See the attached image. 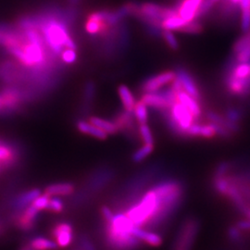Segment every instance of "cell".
Instances as JSON below:
<instances>
[{
    "label": "cell",
    "instance_id": "obj_3",
    "mask_svg": "<svg viewBox=\"0 0 250 250\" xmlns=\"http://www.w3.org/2000/svg\"><path fill=\"white\" fill-rule=\"evenodd\" d=\"M200 224L197 219L188 218L179 230L173 245V250H190L197 238Z\"/></svg>",
    "mask_w": 250,
    "mask_h": 250
},
{
    "label": "cell",
    "instance_id": "obj_41",
    "mask_svg": "<svg viewBox=\"0 0 250 250\" xmlns=\"http://www.w3.org/2000/svg\"><path fill=\"white\" fill-rule=\"evenodd\" d=\"M249 219H250V218H249Z\"/></svg>",
    "mask_w": 250,
    "mask_h": 250
},
{
    "label": "cell",
    "instance_id": "obj_15",
    "mask_svg": "<svg viewBox=\"0 0 250 250\" xmlns=\"http://www.w3.org/2000/svg\"><path fill=\"white\" fill-rule=\"evenodd\" d=\"M26 246L32 250H57L59 248L57 243L43 236L32 237L27 242Z\"/></svg>",
    "mask_w": 250,
    "mask_h": 250
},
{
    "label": "cell",
    "instance_id": "obj_8",
    "mask_svg": "<svg viewBox=\"0 0 250 250\" xmlns=\"http://www.w3.org/2000/svg\"><path fill=\"white\" fill-rule=\"evenodd\" d=\"M170 112L176 124L188 134V129L195 123L194 117L191 114V112L182 103H180L178 100L170 107Z\"/></svg>",
    "mask_w": 250,
    "mask_h": 250
},
{
    "label": "cell",
    "instance_id": "obj_20",
    "mask_svg": "<svg viewBox=\"0 0 250 250\" xmlns=\"http://www.w3.org/2000/svg\"><path fill=\"white\" fill-rule=\"evenodd\" d=\"M188 22L181 18L179 15L170 17L169 19H166L162 21L161 23V28L162 30H168V31H178L182 28L185 26Z\"/></svg>",
    "mask_w": 250,
    "mask_h": 250
},
{
    "label": "cell",
    "instance_id": "obj_17",
    "mask_svg": "<svg viewBox=\"0 0 250 250\" xmlns=\"http://www.w3.org/2000/svg\"><path fill=\"white\" fill-rule=\"evenodd\" d=\"M109 27L110 26L104 21H100L98 19L89 18V17H87V21L85 23L86 32L92 36L99 35L104 32H108Z\"/></svg>",
    "mask_w": 250,
    "mask_h": 250
},
{
    "label": "cell",
    "instance_id": "obj_16",
    "mask_svg": "<svg viewBox=\"0 0 250 250\" xmlns=\"http://www.w3.org/2000/svg\"><path fill=\"white\" fill-rule=\"evenodd\" d=\"M118 94L120 96V99L125 107V110L129 112H134V105L136 101L131 90L125 84H121L118 87Z\"/></svg>",
    "mask_w": 250,
    "mask_h": 250
},
{
    "label": "cell",
    "instance_id": "obj_1",
    "mask_svg": "<svg viewBox=\"0 0 250 250\" xmlns=\"http://www.w3.org/2000/svg\"><path fill=\"white\" fill-rule=\"evenodd\" d=\"M134 224L122 212L114 214L113 219L104 223L103 241L108 250H139L142 242L132 234Z\"/></svg>",
    "mask_w": 250,
    "mask_h": 250
},
{
    "label": "cell",
    "instance_id": "obj_32",
    "mask_svg": "<svg viewBox=\"0 0 250 250\" xmlns=\"http://www.w3.org/2000/svg\"><path fill=\"white\" fill-rule=\"evenodd\" d=\"M50 197H48L47 195H40L39 197H36V199L34 200V202L32 203V205L36 208L39 211L43 210V209H46V207L48 205Z\"/></svg>",
    "mask_w": 250,
    "mask_h": 250
},
{
    "label": "cell",
    "instance_id": "obj_18",
    "mask_svg": "<svg viewBox=\"0 0 250 250\" xmlns=\"http://www.w3.org/2000/svg\"><path fill=\"white\" fill-rule=\"evenodd\" d=\"M89 122L92 125L99 127V129L106 132L107 134H115L119 131V128L115 125V123L109 122L99 117H90Z\"/></svg>",
    "mask_w": 250,
    "mask_h": 250
},
{
    "label": "cell",
    "instance_id": "obj_2",
    "mask_svg": "<svg viewBox=\"0 0 250 250\" xmlns=\"http://www.w3.org/2000/svg\"><path fill=\"white\" fill-rule=\"evenodd\" d=\"M160 211V198L151 188L146 192L137 202H134L126 209L125 214L135 227L150 228L152 223Z\"/></svg>",
    "mask_w": 250,
    "mask_h": 250
},
{
    "label": "cell",
    "instance_id": "obj_22",
    "mask_svg": "<svg viewBox=\"0 0 250 250\" xmlns=\"http://www.w3.org/2000/svg\"><path fill=\"white\" fill-rule=\"evenodd\" d=\"M154 150V146L153 145H146L145 144L142 147L137 149L134 152L132 156V160L135 163H139L144 160H146L152 152Z\"/></svg>",
    "mask_w": 250,
    "mask_h": 250
},
{
    "label": "cell",
    "instance_id": "obj_35",
    "mask_svg": "<svg viewBox=\"0 0 250 250\" xmlns=\"http://www.w3.org/2000/svg\"><path fill=\"white\" fill-rule=\"evenodd\" d=\"M100 212H101V216L103 218L104 223L110 222L113 219V217H114L113 211L107 206H102L101 208H100Z\"/></svg>",
    "mask_w": 250,
    "mask_h": 250
},
{
    "label": "cell",
    "instance_id": "obj_28",
    "mask_svg": "<svg viewBox=\"0 0 250 250\" xmlns=\"http://www.w3.org/2000/svg\"><path fill=\"white\" fill-rule=\"evenodd\" d=\"M46 209L54 212V213H61L64 209V203L62 200L59 197H53L49 199L48 205L46 207Z\"/></svg>",
    "mask_w": 250,
    "mask_h": 250
},
{
    "label": "cell",
    "instance_id": "obj_11",
    "mask_svg": "<svg viewBox=\"0 0 250 250\" xmlns=\"http://www.w3.org/2000/svg\"><path fill=\"white\" fill-rule=\"evenodd\" d=\"M141 101H143L147 107H154L160 111L167 110L171 107L160 91L144 93L141 97Z\"/></svg>",
    "mask_w": 250,
    "mask_h": 250
},
{
    "label": "cell",
    "instance_id": "obj_25",
    "mask_svg": "<svg viewBox=\"0 0 250 250\" xmlns=\"http://www.w3.org/2000/svg\"><path fill=\"white\" fill-rule=\"evenodd\" d=\"M77 248L79 250H97L95 244L86 233H80L77 236Z\"/></svg>",
    "mask_w": 250,
    "mask_h": 250
},
{
    "label": "cell",
    "instance_id": "obj_42",
    "mask_svg": "<svg viewBox=\"0 0 250 250\" xmlns=\"http://www.w3.org/2000/svg\"></svg>",
    "mask_w": 250,
    "mask_h": 250
},
{
    "label": "cell",
    "instance_id": "obj_24",
    "mask_svg": "<svg viewBox=\"0 0 250 250\" xmlns=\"http://www.w3.org/2000/svg\"><path fill=\"white\" fill-rule=\"evenodd\" d=\"M233 168H234V163L233 162H231V161H222L215 168L213 177L225 176V175L231 173L232 170H233Z\"/></svg>",
    "mask_w": 250,
    "mask_h": 250
},
{
    "label": "cell",
    "instance_id": "obj_5",
    "mask_svg": "<svg viewBox=\"0 0 250 250\" xmlns=\"http://www.w3.org/2000/svg\"><path fill=\"white\" fill-rule=\"evenodd\" d=\"M175 74H176V78H178L180 82L182 83L184 90L188 93V95L197 99V101L201 104L203 101L202 92L199 88V85L197 83L196 78L192 75V73L189 72L187 68L183 66H177L175 69Z\"/></svg>",
    "mask_w": 250,
    "mask_h": 250
},
{
    "label": "cell",
    "instance_id": "obj_23",
    "mask_svg": "<svg viewBox=\"0 0 250 250\" xmlns=\"http://www.w3.org/2000/svg\"><path fill=\"white\" fill-rule=\"evenodd\" d=\"M224 117L229 120L230 122L239 124L243 120L244 117V112L242 108L237 107H228L225 109L224 112Z\"/></svg>",
    "mask_w": 250,
    "mask_h": 250
},
{
    "label": "cell",
    "instance_id": "obj_13",
    "mask_svg": "<svg viewBox=\"0 0 250 250\" xmlns=\"http://www.w3.org/2000/svg\"><path fill=\"white\" fill-rule=\"evenodd\" d=\"M74 186L71 183H59L48 186L45 188V194L48 197L70 196L74 192Z\"/></svg>",
    "mask_w": 250,
    "mask_h": 250
},
{
    "label": "cell",
    "instance_id": "obj_9",
    "mask_svg": "<svg viewBox=\"0 0 250 250\" xmlns=\"http://www.w3.org/2000/svg\"><path fill=\"white\" fill-rule=\"evenodd\" d=\"M40 195L41 191L40 189L37 188L25 191L16 196L9 202V208L14 212V214L18 213L20 211L23 210L28 206H30L31 203H33L36 197H39Z\"/></svg>",
    "mask_w": 250,
    "mask_h": 250
},
{
    "label": "cell",
    "instance_id": "obj_30",
    "mask_svg": "<svg viewBox=\"0 0 250 250\" xmlns=\"http://www.w3.org/2000/svg\"><path fill=\"white\" fill-rule=\"evenodd\" d=\"M62 60L64 63L66 64H72L75 62L77 60V54L75 49H72V48H67L64 49L62 54Z\"/></svg>",
    "mask_w": 250,
    "mask_h": 250
},
{
    "label": "cell",
    "instance_id": "obj_26",
    "mask_svg": "<svg viewBox=\"0 0 250 250\" xmlns=\"http://www.w3.org/2000/svg\"><path fill=\"white\" fill-rule=\"evenodd\" d=\"M162 37H163V39L165 40L166 44L169 45L170 48H171V49L174 50V51L178 50L180 45H179L178 41H177L176 37L173 35V33H172L171 31L163 30V31H162Z\"/></svg>",
    "mask_w": 250,
    "mask_h": 250
},
{
    "label": "cell",
    "instance_id": "obj_33",
    "mask_svg": "<svg viewBox=\"0 0 250 250\" xmlns=\"http://www.w3.org/2000/svg\"><path fill=\"white\" fill-rule=\"evenodd\" d=\"M242 231L237 228L236 225L231 226L228 229V237L231 241L238 243L242 240Z\"/></svg>",
    "mask_w": 250,
    "mask_h": 250
},
{
    "label": "cell",
    "instance_id": "obj_12",
    "mask_svg": "<svg viewBox=\"0 0 250 250\" xmlns=\"http://www.w3.org/2000/svg\"><path fill=\"white\" fill-rule=\"evenodd\" d=\"M132 234H134L135 237H137L142 243L146 244L150 247H160L162 244V237L159 233L154 232H149L144 228L135 227L132 229Z\"/></svg>",
    "mask_w": 250,
    "mask_h": 250
},
{
    "label": "cell",
    "instance_id": "obj_36",
    "mask_svg": "<svg viewBox=\"0 0 250 250\" xmlns=\"http://www.w3.org/2000/svg\"><path fill=\"white\" fill-rule=\"evenodd\" d=\"M238 229H240L242 232H250V219L247 220H242L239 221L237 224H235Z\"/></svg>",
    "mask_w": 250,
    "mask_h": 250
},
{
    "label": "cell",
    "instance_id": "obj_40",
    "mask_svg": "<svg viewBox=\"0 0 250 250\" xmlns=\"http://www.w3.org/2000/svg\"><path fill=\"white\" fill-rule=\"evenodd\" d=\"M0 105H1V99H0Z\"/></svg>",
    "mask_w": 250,
    "mask_h": 250
},
{
    "label": "cell",
    "instance_id": "obj_4",
    "mask_svg": "<svg viewBox=\"0 0 250 250\" xmlns=\"http://www.w3.org/2000/svg\"><path fill=\"white\" fill-rule=\"evenodd\" d=\"M39 210L33 205L28 206L23 210L12 215L13 224L21 232H29L36 229Z\"/></svg>",
    "mask_w": 250,
    "mask_h": 250
},
{
    "label": "cell",
    "instance_id": "obj_27",
    "mask_svg": "<svg viewBox=\"0 0 250 250\" xmlns=\"http://www.w3.org/2000/svg\"><path fill=\"white\" fill-rule=\"evenodd\" d=\"M139 133H140L144 143L154 146V137H153L150 127L148 125H140L139 126Z\"/></svg>",
    "mask_w": 250,
    "mask_h": 250
},
{
    "label": "cell",
    "instance_id": "obj_37",
    "mask_svg": "<svg viewBox=\"0 0 250 250\" xmlns=\"http://www.w3.org/2000/svg\"><path fill=\"white\" fill-rule=\"evenodd\" d=\"M79 1H80V0H70V2L72 3V5H74V4H77Z\"/></svg>",
    "mask_w": 250,
    "mask_h": 250
},
{
    "label": "cell",
    "instance_id": "obj_19",
    "mask_svg": "<svg viewBox=\"0 0 250 250\" xmlns=\"http://www.w3.org/2000/svg\"><path fill=\"white\" fill-rule=\"evenodd\" d=\"M134 114L139 125H146L148 121V110L147 106L143 101H136L134 107Z\"/></svg>",
    "mask_w": 250,
    "mask_h": 250
},
{
    "label": "cell",
    "instance_id": "obj_21",
    "mask_svg": "<svg viewBox=\"0 0 250 250\" xmlns=\"http://www.w3.org/2000/svg\"><path fill=\"white\" fill-rule=\"evenodd\" d=\"M204 31V27L202 25L200 20H194L192 21H189L184 27H182L179 32L189 34V35H198L201 34Z\"/></svg>",
    "mask_w": 250,
    "mask_h": 250
},
{
    "label": "cell",
    "instance_id": "obj_43",
    "mask_svg": "<svg viewBox=\"0 0 250 250\" xmlns=\"http://www.w3.org/2000/svg\"><path fill=\"white\" fill-rule=\"evenodd\" d=\"M0 169H1V168H0Z\"/></svg>",
    "mask_w": 250,
    "mask_h": 250
},
{
    "label": "cell",
    "instance_id": "obj_31",
    "mask_svg": "<svg viewBox=\"0 0 250 250\" xmlns=\"http://www.w3.org/2000/svg\"><path fill=\"white\" fill-rule=\"evenodd\" d=\"M199 136L206 138V139H211V138H213L215 136H217L214 128L211 125V124L208 123V125H201Z\"/></svg>",
    "mask_w": 250,
    "mask_h": 250
},
{
    "label": "cell",
    "instance_id": "obj_38",
    "mask_svg": "<svg viewBox=\"0 0 250 250\" xmlns=\"http://www.w3.org/2000/svg\"><path fill=\"white\" fill-rule=\"evenodd\" d=\"M4 231V225L0 223V233Z\"/></svg>",
    "mask_w": 250,
    "mask_h": 250
},
{
    "label": "cell",
    "instance_id": "obj_34",
    "mask_svg": "<svg viewBox=\"0 0 250 250\" xmlns=\"http://www.w3.org/2000/svg\"><path fill=\"white\" fill-rule=\"evenodd\" d=\"M236 61L238 63L250 62V45H248L245 49H243L241 52L234 55Z\"/></svg>",
    "mask_w": 250,
    "mask_h": 250
},
{
    "label": "cell",
    "instance_id": "obj_7",
    "mask_svg": "<svg viewBox=\"0 0 250 250\" xmlns=\"http://www.w3.org/2000/svg\"><path fill=\"white\" fill-rule=\"evenodd\" d=\"M176 79L175 72H164L159 73L155 76L146 79L142 84V91L144 93L149 92H157L161 90V87L164 85L172 83Z\"/></svg>",
    "mask_w": 250,
    "mask_h": 250
},
{
    "label": "cell",
    "instance_id": "obj_14",
    "mask_svg": "<svg viewBox=\"0 0 250 250\" xmlns=\"http://www.w3.org/2000/svg\"><path fill=\"white\" fill-rule=\"evenodd\" d=\"M76 126H77V129L79 130V132H81L82 134H89L91 136L98 138L99 140H105L107 138L108 134L106 132L99 129V127L92 125L90 122L78 121Z\"/></svg>",
    "mask_w": 250,
    "mask_h": 250
},
{
    "label": "cell",
    "instance_id": "obj_29",
    "mask_svg": "<svg viewBox=\"0 0 250 250\" xmlns=\"http://www.w3.org/2000/svg\"><path fill=\"white\" fill-rule=\"evenodd\" d=\"M234 75L237 78H247L250 75V63H237L234 69Z\"/></svg>",
    "mask_w": 250,
    "mask_h": 250
},
{
    "label": "cell",
    "instance_id": "obj_6",
    "mask_svg": "<svg viewBox=\"0 0 250 250\" xmlns=\"http://www.w3.org/2000/svg\"><path fill=\"white\" fill-rule=\"evenodd\" d=\"M50 235L60 248L70 247L74 240V229L72 223L67 221L58 222L50 229Z\"/></svg>",
    "mask_w": 250,
    "mask_h": 250
},
{
    "label": "cell",
    "instance_id": "obj_10",
    "mask_svg": "<svg viewBox=\"0 0 250 250\" xmlns=\"http://www.w3.org/2000/svg\"><path fill=\"white\" fill-rule=\"evenodd\" d=\"M177 100L191 112V114L194 117L195 123L200 122L202 118V106L197 99H194L193 97L188 95L185 90H183L177 94Z\"/></svg>",
    "mask_w": 250,
    "mask_h": 250
},
{
    "label": "cell",
    "instance_id": "obj_39",
    "mask_svg": "<svg viewBox=\"0 0 250 250\" xmlns=\"http://www.w3.org/2000/svg\"><path fill=\"white\" fill-rule=\"evenodd\" d=\"M21 250H30V249H29V248H28V247H27V246H25V247H24V248H22V249H21Z\"/></svg>",
    "mask_w": 250,
    "mask_h": 250
}]
</instances>
